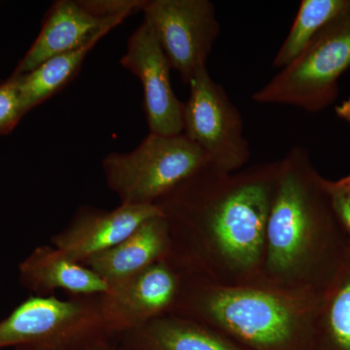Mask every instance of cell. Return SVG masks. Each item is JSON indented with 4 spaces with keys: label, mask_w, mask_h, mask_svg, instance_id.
<instances>
[{
    "label": "cell",
    "mask_w": 350,
    "mask_h": 350,
    "mask_svg": "<svg viewBox=\"0 0 350 350\" xmlns=\"http://www.w3.org/2000/svg\"><path fill=\"white\" fill-rule=\"evenodd\" d=\"M280 161L234 172L207 165L157 200L169 226V259L223 286L259 284Z\"/></svg>",
    "instance_id": "1"
},
{
    "label": "cell",
    "mask_w": 350,
    "mask_h": 350,
    "mask_svg": "<svg viewBox=\"0 0 350 350\" xmlns=\"http://www.w3.org/2000/svg\"><path fill=\"white\" fill-rule=\"evenodd\" d=\"M25 115L17 80L0 83V135L12 133Z\"/></svg>",
    "instance_id": "19"
},
{
    "label": "cell",
    "mask_w": 350,
    "mask_h": 350,
    "mask_svg": "<svg viewBox=\"0 0 350 350\" xmlns=\"http://www.w3.org/2000/svg\"><path fill=\"white\" fill-rule=\"evenodd\" d=\"M183 276L181 269L167 258L100 295L101 315L110 338L117 340L172 313Z\"/></svg>",
    "instance_id": "9"
},
{
    "label": "cell",
    "mask_w": 350,
    "mask_h": 350,
    "mask_svg": "<svg viewBox=\"0 0 350 350\" xmlns=\"http://www.w3.org/2000/svg\"><path fill=\"white\" fill-rule=\"evenodd\" d=\"M87 350H123L118 345H113L112 342H103L100 344L93 345Z\"/></svg>",
    "instance_id": "22"
},
{
    "label": "cell",
    "mask_w": 350,
    "mask_h": 350,
    "mask_svg": "<svg viewBox=\"0 0 350 350\" xmlns=\"http://www.w3.org/2000/svg\"><path fill=\"white\" fill-rule=\"evenodd\" d=\"M320 296L265 285L223 286L184 273L174 312L244 350H312Z\"/></svg>",
    "instance_id": "3"
},
{
    "label": "cell",
    "mask_w": 350,
    "mask_h": 350,
    "mask_svg": "<svg viewBox=\"0 0 350 350\" xmlns=\"http://www.w3.org/2000/svg\"><path fill=\"white\" fill-rule=\"evenodd\" d=\"M23 286L34 296H51L66 292L69 296L93 297L107 293V283L82 262L64 254L53 245H41L19 266Z\"/></svg>",
    "instance_id": "14"
},
{
    "label": "cell",
    "mask_w": 350,
    "mask_h": 350,
    "mask_svg": "<svg viewBox=\"0 0 350 350\" xmlns=\"http://www.w3.org/2000/svg\"><path fill=\"white\" fill-rule=\"evenodd\" d=\"M109 31L100 32L77 49L51 57L17 80L25 114L61 92L79 72L85 59Z\"/></svg>",
    "instance_id": "17"
},
{
    "label": "cell",
    "mask_w": 350,
    "mask_h": 350,
    "mask_svg": "<svg viewBox=\"0 0 350 350\" xmlns=\"http://www.w3.org/2000/svg\"><path fill=\"white\" fill-rule=\"evenodd\" d=\"M120 64L142 82L149 133L161 135L183 133L184 103L172 89V68L146 20L131 34Z\"/></svg>",
    "instance_id": "10"
},
{
    "label": "cell",
    "mask_w": 350,
    "mask_h": 350,
    "mask_svg": "<svg viewBox=\"0 0 350 350\" xmlns=\"http://www.w3.org/2000/svg\"><path fill=\"white\" fill-rule=\"evenodd\" d=\"M350 68V4L305 51L252 94L260 105H287L315 114L333 105L338 79Z\"/></svg>",
    "instance_id": "4"
},
{
    "label": "cell",
    "mask_w": 350,
    "mask_h": 350,
    "mask_svg": "<svg viewBox=\"0 0 350 350\" xmlns=\"http://www.w3.org/2000/svg\"><path fill=\"white\" fill-rule=\"evenodd\" d=\"M144 19L151 25L170 68L189 85L202 69L220 33L209 0H145Z\"/></svg>",
    "instance_id": "8"
},
{
    "label": "cell",
    "mask_w": 350,
    "mask_h": 350,
    "mask_svg": "<svg viewBox=\"0 0 350 350\" xmlns=\"http://www.w3.org/2000/svg\"><path fill=\"white\" fill-rule=\"evenodd\" d=\"M335 112L338 117L350 124V96L335 107Z\"/></svg>",
    "instance_id": "21"
},
{
    "label": "cell",
    "mask_w": 350,
    "mask_h": 350,
    "mask_svg": "<svg viewBox=\"0 0 350 350\" xmlns=\"http://www.w3.org/2000/svg\"><path fill=\"white\" fill-rule=\"evenodd\" d=\"M349 245L332 206L326 178L306 148L293 147L280 161L259 284L321 296Z\"/></svg>",
    "instance_id": "2"
},
{
    "label": "cell",
    "mask_w": 350,
    "mask_h": 350,
    "mask_svg": "<svg viewBox=\"0 0 350 350\" xmlns=\"http://www.w3.org/2000/svg\"><path fill=\"white\" fill-rule=\"evenodd\" d=\"M349 4L350 0H303L289 33L275 55L273 68H284L300 56L317 34Z\"/></svg>",
    "instance_id": "18"
},
{
    "label": "cell",
    "mask_w": 350,
    "mask_h": 350,
    "mask_svg": "<svg viewBox=\"0 0 350 350\" xmlns=\"http://www.w3.org/2000/svg\"><path fill=\"white\" fill-rule=\"evenodd\" d=\"M161 214L155 204H120L112 211L92 206L78 209L69 224L51 239L52 245L84 264L121 243L147 219Z\"/></svg>",
    "instance_id": "11"
},
{
    "label": "cell",
    "mask_w": 350,
    "mask_h": 350,
    "mask_svg": "<svg viewBox=\"0 0 350 350\" xmlns=\"http://www.w3.org/2000/svg\"><path fill=\"white\" fill-rule=\"evenodd\" d=\"M312 350H350V245L337 273L319 297Z\"/></svg>",
    "instance_id": "16"
},
{
    "label": "cell",
    "mask_w": 350,
    "mask_h": 350,
    "mask_svg": "<svg viewBox=\"0 0 350 350\" xmlns=\"http://www.w3.org/2000/svg\"><path fill=\"white\" fill-rule=\"evenodd\" d=\"M332 206L350 245V174L338 180L326 179Z\"/></svg>",
    "instance_id": "20"
},
{
    "label": "cell",
    "mask_w": 350,
    "mask_h": 350,
    "mask_svg": "<svg viewBox=\"0 0 350 350\" xmlns=\"http://www.w3.org/2000/svg\"><path fill=\"white\" fill-rule=\"evenodd\" d=\"M208 165L207 157L184 133H150L128 153L108 154L103 161L107 187L120 204L147 206Z\"/></svg>",
    "instance_id": "5"
},
{
    "label": "cell",
    "mask_w": 350,
    "mask_h": 350,
    "mask_svg": "<svg viewBox=\"0 0 350 350\" xmlns=\"http://www.w3.org/2000/svg\"><path fill=\"white\" fill-rule=\"evenodd\" d=\"M128 16L103 18L83 5L81 0H59L46 13L42 27L11 76L24 75L51 57L81 47L100 32L111 31Z\"/></svg>",
    "instance_id": "12"
},
{
    "label": "cell",
    "mask_w": 350,
    "mask_h": 350,
    "mask_svg": "<svg viewBox=\"0 0 350 350\" xmlns=\"http://www.w3.org/2000/svg\"><path fill=\"white\" fill-rule=\"evenodd\" d=\"M117 340L123 350H244L213 329L175 314L152 320Z\"/></svg>",
    "instance_id": "15"
},
{
    "label": "cell",
    "mask_w": 350,
    "mask_h": 350,
    "mask_svg": "<svg viewBox=\"0 0 350 350\" xmlns=\"http://www.w3.org/2000/svg\"><path fill=\"white\" fill-rule=\"evenodd\" d=\"M112 342L100 296H31L0 321V349L87 350Z\"/></svg>",
    "instance_id": "6"
},
{
    "label": "cell",
    "mask_w": 350,
    "mask_h": 350,
    "mask_svg": "<svg viewBox=\"0 0 350 350\" xmlns=\"http://www.w3.org/2000/svg\"><path fill=\"white\" fill-rule=\"evenodd\" d=\"M169 226L162 214L147 219L128 238L84 262L108 289L126 282L170 254Z\"/></svg>",
    "instance_id": "13"
},
{
    "label": "cell",
    "mask_w": 350,
    "mask_h": 350,
    "mask_svg": "<svg viewBox=\"0 0 350 350\" xmlns=\"http://www.w3.org/2000/svg\"><path fill=\"white\" fill-rule=\"evenodd\" d=\"M183 133L204 152L208 165L223 172L243 169L251 157L243 116L227 92L202 69L189 83Z\"/></svg>",
    "instance_id": "7"
},
{
    "label": "cell",
    "mask_w": 350,
    "mask_h": 350,
    "mask_svg": "<svg viewBox=\"0 0 350 350\" xmlns=\"http://www.w3.org/2000/svg\"><path fill=\"white\" fill-rule=\"evenodd\" d=\"M15 350H24V349H15Z\"/></svg>",
    "instance_id": "23"
}]
</instances>
